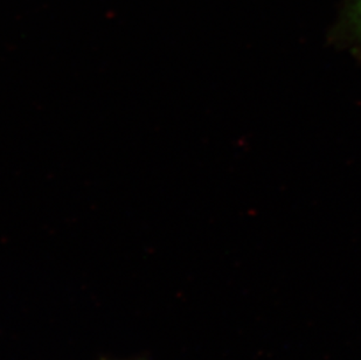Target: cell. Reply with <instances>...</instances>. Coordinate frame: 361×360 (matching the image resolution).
<instances>
[{"instance_id": "obj_1", "label": "cell", "mask_w": 361, "mask_h": 360, "mask_svg": "<svg viewBox=\"0 0 361 360\" xmlns=\"http://www.w3.org/2000/svg\"><path fill=\"white\" fill-rule=\"evenodd\" d=\"M348 21L352 32L361 40V0H352L348 10Z\"/></svg>"}]
</instances>
